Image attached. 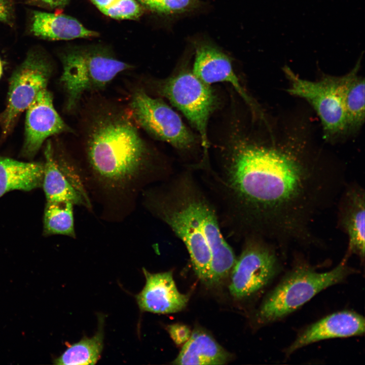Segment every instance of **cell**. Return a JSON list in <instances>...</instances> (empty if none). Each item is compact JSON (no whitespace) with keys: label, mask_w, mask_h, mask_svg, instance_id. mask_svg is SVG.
<instances>
[{"label":"cell","mask_w":365,"mask_h":365,"mask_svg":"<svg viewBox=\"0 0 365 365\" xmlns=\"http://www.w3.org/2000/svg\"><path fill=\"white\" fill-rule=\"evenodd\" d=\"M25 138L22 150L26 158L33 157L49 137L63 132H72L56 111L52 94L41 90L26 110Z\"/></svg>","instance_id":"cell-11"},{"label":"cell","mask_w":365,"mask_h":365,"mask_svg":"<svg viewBox=\"0 0 365 365\" xmlns=\"http://www.w3.org/2000/svg\"><path fill=\"white\" fill-rule=\"evenodd\" d=\"M30 30L33 35L49 40H69L98 35L76 19L64 14L34 11Z\"/></svg>","instance_id":"cell-17"},{"label":"cell","mask_w":365,"mask_h":365,"mask_svg":"<svg viewBox=\"0 0 365 365\" xmlns=\"http://www.w3.org/2000/svg\"><path fill=\"white\" fill-rule=\"evenodd\" d=\"M193 73L204 83L217 82L231 84L243 99L252 107L253 102L240 84L228 57L209 45L199 47L196 51Z\"/></svg>","instance_id":"cell-15"},{"label":"cell","mask_w":365,"mask_h":365,"mask_svg":"<svg viewBox=\"0 0 365 365\" xmlns=\"http://www.w3.org/2000/svg\"><path fill=\"white\" fill-rule=\"evenodd\" d=\"M364 319L360 314L343 311L329 315L308 326L287 349V354L319 341L364 334Z\"/></svg>","instance_id":"cell-13"},{"label":"cell","mask_w":365,"mask_h":365,"mask_svg":"<svg viewBox=\"0 0 365 365\" xmlns=\"http://www.w3.org/2000/svg\"><path fill=\"white\" fill-rule=\"evenodd\" d=\"M339 224L347 235L349 252L364 256L365 195L359 185L345 186L340 194Z\"/></svg>","instance_id":"cell-14"},{"label":"cell","mask_w":365,"mask_h":365,"mask_svg":"<svg viewBox=\"0 0 365 365\" xmlns=\"http://www.w3.org/2000/svg\"><path fill=\"white\" fill-rule=\"evenodd\" d=\"M74 205L70 202H47L44 217L45 235H62L76 237Z\"/></svg>","instance_id":"cell-22"},{"label":"cell","mask_w":365,"mask_h":365,"mask_svg":"<svg viewBox=\"0 0 365 365\" xmlns=\"http://www.w3.org/2000/svg\"><path fill=\"white\" fill-rule=\"evenodd\" d=\"M13 8L9 0H0V21L9 23L12 20Z\"/></svg>","instance_id":"cell-26"},{"label":"cell","mask_w":365,"mask_h":365,"mask_svg":"<svg viewBox=\"0 0 365 365\" xmlns=\"http://www.w3.org/2000/svg\"><path fill=\"white\" fill-rule=\"evenodd\" d=\"M98 329L91 338L84 337L70 346L54 360L56 364H95L100 357L103 346V319H99Z\"/></svg>","instance_id":"cell-21"},{"label":"cell","mask_w":365,"mask_h":365,"mask_svg":"<svg viewBox=\"0 0 365 365\" xmlns=\"http://www.w3.org/2000/svg\"><path fill=\"white\" fill-rule=\"evenodd\" d=\"M146 206L183 242L203 283L222 281L235 261L220 228L216 211L191 174H180L145 194Z\"/></svg>","instance_id":"cell-2"},{"label":"cell","mask_w":365,"mask_h":365,"mask_svg":"<svg viewBox=\"0 0 365 365\" xmlns=\"http://www.w3.org/2000/svg\"><path fill=\"white\" fill-rule=\"evenodd\" d=\"M156 85L159 94L178 109L197 130L206 155L208 120L216 104L210 85L189 71L158 81Z\"/></svg>","instance_id":"cell-6"},{"label":"cell","mask_w":365,"mask_h":365,"mask_svg":"<svg viewBox=\"0 0 365 365\" xmlns=\"http://www.w3.org/2000/svg\"><path fill=\"white\" fill-rule=\"evenodd\" d=\"M87 118L84 149L88 179L110 197L135 193L150 170L152 153L127 108L100 104Z\"/></svg>","instance_id":"cell-3"},{"label":"cell","mask_w":365,"mask_h":365,"mask_svg":"<svg viewBox=\"0 0 365 365\" xmlns=\"http://www.w3.org/2000/svg\"><path fill=\"white\" fill-rule=\"evenodd\" d=\"M167 330L175 344H184L190 338L192 332L186 325L181 323H174L168 325Z\"/></svg>","instance_id":"cell-25"},{"label":"cell","mask_w":365,"mask_h":365,"mask_svg":"<svg viewBox=\"0 0 365 365\" xmlns=\"http://www.w3.org/2000/svg\"><path fill=\"white\" fill-rule=\"evenodd\" d=\"M104 15L116 19H135L142 13L135 0H91Z\"/></svg>","instance_id":"cell-23"},{"label":"cell","mask_w":365,"mask_h":365,"mask_svg":"<svg viewBox=\"0 0 365 365\" xmlns=\"http://www.w3.org/2000/svg\"><path fill=\"white\" fill-rule=\"evenodd\" d=\"M142 269L145 283L135 296L141 311L168 314L179 312L186 306L188 296L178 290L172 271L151 273Z\"/></svg>","instance_id":"cell-12"},{"label":"cell","mask_w":365,"mask_h":365,"mask_svg":"<svg viewBox=\"0 0 365 365\" xmlns=\"http://www.w3.org/2000/svg\"><path fill=\"white\" fill-rule=\"evenodd\" d=\"M230 355L208 333L201 330L194 331L184 344L175 364H223Z\"/></svg>","instance_id":"cell-18"},{"label":"cell","mask_w":365,"mask_h":365,"mask_svg":"<svg viewBox=\"0 0 365 365\" xmlns=\"http://www.w3.org/2000/svg\"><path fill=\"white\" fill-rule=\"evenodd\" d=\"M284 72L289 81L288 92L303 98L312 106L327 136H336L348 131L339 77L324 75L318 81H310L300 78L288 67L284 68Z\"/></svg>","instance_id":"cell-10"},{"label":"cell","mask_w":365,"mask_h":365,"mask_svg":"<svg viewBox=\"0 0 365 365\" xmlns=\"http://www.w3.org/2000/svg\"><path fill=\"white\" fill-rule=\"evenodd\" d=\"M2 74H3V65H2V61L0 59V78L2 76Z\"/></svg>","instance_id":"cell-28"},{"label":"cell","mask_w":365,"mask_h":365,"mask_svg":"<svg viewBox=\"0 0 365 365\" xmlns=\"http://www.w3.org/2000/svg\"><path fill=\"white\" fill-rule=\"evenodd\" d=\"M215 174L247 236L278 245L315 241L312 224L339 197L344 174L289 150L240 142Z\"/></svg>","instance_id":"cell-1"},{"label":"cell","mask_w":365,"mask_h":365,"mask_svg":"<svg viewBox=\"0 0 365 365\" xmlns=\"http://www.w3.org/2000/svg\"><path fill=\"white\" fill-rule=\"evenodd\" d=\"M358 64L347 74L339 77V89L347 129H358L364 121V80L358 75Z\"/></svg>","instance_id":"cell-20"},{"label":"cell","mask_w":365,"mask_h":365,"mask_svg":"<svg viewBox=\"0 0 365 365\" xmlns=\"http://www.w3.org/2000/svg\"><path fill=\"white\" fill-rule=\"evenodd\" d=\"M148 7L164 13H180L195 8L198 0H140Z\"/></svg>","instance_id":"cell-24"},{"label":"cell","mask_w":365,"mask_h":365,"mask_svg":"<svg viewBox=\"0 0 365 365\" xmlns=\"http://www.w3.org/2000/svg\"><path fill=\"white\" fill-rule=\"evenodd\" d=\"M45 4L52 8L62 6L66 4L69 0H41Z\"/></svg>","instance_id":"cell-27"},{"label":"cell","mask_w":365,"mask_h":365,"mask_svg":"<svg viewBox=\"0 0 365 365\" xmlns=\"http://www.w3.org/2000/svg\"><path fill=\"white\" fill-rule=\"evenodd\" d=\"M350 272L345 260L333 269L322 273L308 267L297 268L265 298L257 313L259 321L267 323L283 318L321 291L341 282Z\"/></svg>","instance_id":"cell-4"},{"label":"cell","mask_w":365,"mask_h":365,"mask_svg":"<svg viewBox=\"0 0 365 365\" xmlns=\"http://www.w3.org/2000/svg\"><path fill=\"white\" fill-rule=\"evenodd\" d=\"M278 266L274 245L259 237H247L243 250L232 268L231 294L242 299L255 294L272 279Z\"/></svg>","instance_id":"cell-9"},{"label":"cell","mask_w":365,"mask_h":365,"mask_svg":"<svg viewBox=\"0 0 365 365\" xmlns=\"http://www.w3.org/2000/svg\"><path fill=\"white\" fill-rule=\"evenodd\" d=\"M52 71L45 53L33 50L13 72L9 82L6 106L0 114L2 135L7 136L20 115L38 94L46 89Z\"/></svg>","instance_id":"cell-8"},{"label":"cell","mask_w":365,"mask_h":365,"mask_svg":"<svg viewBox=\"0 0 365 365\" xmlns=\"http://www.w3.org/2000/svg\"><path fill=\"white\" fill-rule=\"evenodd\" d=\"M43 174L42 163L0 156V197L10 191H29L42 187Z\"/></svg>","instance_id":"cell-19"},{"label":"cell","mask_w":365,"mask_h":365,"mask_svg":"<svg viewBox=\"0 0 365 365\" xmlns=\"http://www.w3.org/2000/svg\"><path fill=\"white\" fill-rule=\"evenodd\" d=\"M60 83L66 95L65 109L78 110L83 96L104 89L120 73L132 66L103 52L74 50L61 57Z\"/></svg>","instance_id":"cell-5"},{"label":"cell","mask_w":365,"mask_h":365,"mask_svg":"<svg viewBox=\"0 0 365 365\" xmlns=\"http://www.w3.org/2000/svg\"><path fill=\"white\" fill-rule=\"evenodd\" d=\"M127 110L138 127L154 138L180 150L194 145L195 138L179 116L161 99L150 96L143 88L132 91Z\"/></svg>","instance_id":"cell-7"},{"label":"cell","mask_w":365,"mask_h":365,"mask_svg":"<svg viewBox=\"0 0 365 365\" xmlns=\"http://www.w3.org/2000/svg\"><path fill=\"white\" fill-rule=\"evenodd\" d=\"M44 155L42 187L47 202H70L90 209L88 194L78 189L61 170L50 140L46 144Z\"/></svg>","instance_id":"cell-16"}]
</instances>
